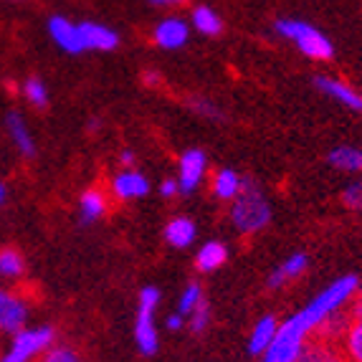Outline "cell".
Returning <instances> with one entry per match:
<instances>
[{
    "label": "cell",
    "mask_w": 362,
    "mask_h": 362,
    "mask_svg": "<svg viewBox=\"0 0 362 362\" xmlns=\"http://www.w3.org/2000/svg\"><path fill=\"white\" fill-rule=\"evenodd\" d=\"M150 190V182H147L145 175H139L134 170H124L119 175H115L112 185H109V193L115 200H122V203H127V200H137L142 195H147Z\"/></svg>",
    "instance_id": "8fae6325"
},
{
    "label": "cell",
    "mask_w": 362,
    "mask_h": 362,
    "mask_svg": "<svg viewBox=\"0 0 362 362\" xmlns=\"http://www.w3.org/2000/svg\"><path fill=\"white\" fill-rule=\"evenodd\" d=\"M157 302H160V291H157L155 286H145V289L139 291V307L155 309Z\"/></svg>",
    "instance_id": "1f68e13d"
},
{
    "label": "cell",
    "mask_w": 362,
    "mask_h": 362,
    "mask_svg": "<svg viewBox=\"0 0 362 362\" xmlns=\"http://www.w3.org/2000/svg\"><path fill=\"white\" fill-rule=\"evenodd\" d=\"M132 160H134L132 152H122V163L124 165H132Z\"/></svg>",
    "instance_id": "8d00e7d4"
},
{
    "label": "cell",
    "mask_w": 362,
    "mask_h": 362,
    "mask_svg": "<svg viewBox=\"0 0 362 362\" xmlns=\"http://www.w3.org/2000/svg\"><path fill=\"white\" fill-rule=\"evenodd\" d=\"M195 238V226L190 218H173L165 228V241L175 248H185L190 246Z\"/></svg>",
    "instance_id": "ffe728a7"
},
{
    "label": "cell",
    "mask_w": 362,
    "mask_h": 362,
    "mask_svg": "<svg viewBox=\"0 0 362 362\" xmlns=\"http://www.w3.org/2000/svg\"><path fill=\"white\" fill-rule=\"evenodd\" d=\"M226 259H228V251H226L223 243L211 241L198 251V256H195V266H198V272H216L218 266L226 264Z\"/></svg>",
    "instance_id": "7402d4cb"
},
{
    "label": "cell",
    "mask_w": 362,
    "mask_h": 362,
    "mask_svg": "<svg viewBox=\"0 0 362 362\" xmlns=\"http://www.w3.org/2000/svg\"><path fill=\"white\" fill-rule=\"evenodd\" d=\"M160 78H163V76H160L157 71H145V74H142V81H145L147 86H157V84H160Z\"/></svg>",
    "instance_id": "836d02e7"
},
{
    "label": "cell",
    "mask_w": 362,
    "mask_h": 362,
    "mask_svg": "<svg viewBox=\"0 0 362 362\" xmlns=\"http://www.w3.org/2000/svg\"><path fill=\"white\" fill-rule=\"evenodd\" d=\"M190 25H193L198 33L211 36V38L223 33V18L216 13V8L206 6V3H200V6L193 8V13H190Z\"/></svg>",
    "instance_id": "e0dca14e"
},
{
    "label": "cell",
    "mask_w": 362,
    "mask_h": 362,
    "mask_svg": "<svg viewBox=\"0 0 362 362\" xmlns=\"http://www.w3.org/2000/svg\"><path fill=\"white\" fill-rule=\"evenodd\" d=\"M357 289H360V281H357L355 276L337 279V281H334L332 286H327V289L322 291L317 299H312V304H309V307H304L299 314H294L296 322H299V325H302L304 329H307V334H309L314 327L320 325V322H325L332 312L347 307V302H350L352 296L357 294Z\"/></svg>",
    "instance_id": "6da1fadb"
},
{
    "label": "cell",
    "mask_w": 362,
    "mask_h": 362,
    "mask_svg": "<svg viewBox=\"0 0 362 362\" xmlns=\"http://www.w3.org/2000/svg\"><path fill=\"white\" fill-rule=\"evenodd\" d=\"M304 269H307V256L294 254L289 261H284V264L279 266L276 272L269 276V286H272V289H279V286L289 284V281H294L296 276H302Z\"/></svg>",
    "instance_id": "d6986e66"
},
{
    "label": "cell",
    "mask_w": 362,
    "mask_h": 362,
    "mask_svg": "<svg viewBox=\"0 0 362 362\" xmlns=\"http://www.w3.org/2000/svg\"><path fill=\"white\" fill-rule=\"evenodd\" d=\"M241 187H243V180L235 175L233 170H218L211 180L213 195H216L218 200H223V203H233V200L238 198V193H241Z\"/></svg>",
    "instance_id": "ac0fdd59"
},
{
    "label": "cell",
    "mask_w": 362,
    "mask_h": 362,
    "mask_svg": "<svg viewBox=\"0 0 362 362\" xmlns=\"http://www.w3.org/2000/svg\"><path fill=\"white\" fill-rule=\"evenodd\" d=\"M339 342H342L347 362H362V304H352L350 320H347Z\"/></svg>",
    "instance_id": "4fadbf2b"
},
{
    "label": "cell",
    "mask_w": 362,
    "mask_h": 362,
    "mask_svg": "<svg viewBox=\"0 0 362 362\" xmlns=\"http://www.w3.org/2000/svg\"><path fill=\"white\" fill-rule=\"evenodd\" d=\"M150 307H139L137 312V325H134V337H137V347L142 355H152L157 350V329L155 320H152Z\"/></svg>",
    "instance_id": "2e32d148"
},
{
    "label": "cell",
    "mask_w": 362,
    "mask_h": 362,
    "mask_svg": "<svg viewBox=\"0 0 362 362\" xmlns=\"http://www.w3.org/2000/svg\"><path fill=\"white\" fill-rule=\"evenodd\" d=\"M200 299H206L203 296V291H200V286L198 284H190L185 291H182V296H180V314H190L195 309V304L200 302Z\"/></svg>",
    "instance_id": "f546056e"
},
{
    "label": "cell",
    "mask_w": 362,
    "mask_h": 362,
    "mask_svg": "<svg viewBox=\"0 0 362 362\" xmlns=\"http://www.w3.org/2000/svg\"><path fill=\"white\" fill-rule=\"evenodd\" d=\"M160 193H163L165 198H173V195L180 193V185H177V180H165L163 187H160Z\"/></svg>",
    "instance_id": "d6a6232c"
},
{
    "label": "cell",
    "mask_w": 362,
    "mask_h": 362,
    "mask_svg": "<svg viewBox=\"0 0 362 362\" xmlns=\"http://www.w3.org/2000/svg\"><path fill=\"white\" fill-rule=\"evenodd\" d=\"M190 329H193L195 334H200L203 329L208 327V320H211V307H208V302L206 299H200L198 304H195V309L190 314Z\"/></svg>",
    "instance_id": "83f0119b"
},
{
    "label": "cell",
    "mask_w": 362,
    "mask_h": 362,
    "mask_svg": "<svg viewBox=\"0 0 362 362\" xmlns=\"http://www.w3.org/2000/svg\"><path fill=\"white\" fill-rule=\"evenodd\" d=\"M279 329L276 317H264L259 325L254 327V334H251V355H264L269 350V344L274 342Z\"/></svg>",
    "instance_id": "44dd1931"
},
{
    "label": "cell",
    "mask_w": 362,
    "mask_h": 362,
    "mask_svg": "<svg viewBox=\"0 0 362 362\" xmlns=\"http://www.w3.org/2000/svg\"><path fill=\"white\" fill-rule=\"evenodd\" d=\"M109 193L107 187H89L84 195H81V221L84 223H94V221H99V218L107 216L109 211Z\"/></svg>",
    "instance_id": "9a60e30c"
},
{
    "label": "cell",
    "mask_w": 362,
    "mask_h": 362,
    "mask_svg": "<svg viewBox=\"0 0 362 362\" xmlns=\"http://www.w3.org/2000/svg\"><path fill=\"white\" fill-rule=\"evenodd\" d=\"M8 132H11L16 147H18L25 157L33 155V139H30L28 129H25L23 117H21L18 112H11V115H8Z\"/></svg>",
    "instance_id": "cb8c5ba5"
},
{
    "label": "cell",
    "mask_w": 362,
    "mask_h": 362,
    "mask_svg": "<svg viewBox=\"0 0 362 362\" xmlns=\"http://www.w3.org/2000/svg\"><path fill=\"white\" fill-rule=\"evenodd\" d=\"M190 107L198 112V115H206L208 119H221L223 117V112L216 107V104L211 102V99H203V97H193L190 99Z\"/></svg>",
    "instance_id": "4dcf8cb0"
},
{
    "label": "cell",
    "mask_w": 362,
    "mask_h": 362,
    "mask_svg": "<svg viewBox=\"0 0 362 362\" xmlns=\"http://www.w3.org/2000/svg\"><path fill=\"white\" fill-rule=\"evenodd\" d=\"M329 165L337 170H344V173H362V150L357 147H337L327 155Z\"/></svg>",
    "instance_id": "603a6c76"
},
{
    "label": "cell",
    "mask_w": 362,
    "mask_h": 362,
    "mask_svg": "<svg viewBox=\"0 0 362 362\" xmlns=\"http://www.w3.org/2000/svg\"><path fill=\"white\" fill-rule=\"evenodd\" d=\"M23 94H25V99H28V102L33 104V107H38V109H43L46 104H49V89H46V84H43L38 76L25 78Z\"/></svg>",
    "instance_id": "484cf974"
},
{
    "label": "cell",
    "mask_w": 362,
    "mask_h": 362,
    "mask_svg": "<svg viewBox=\"0 0 362 362\" xmlns=\"http://www.w3.org/2000/svg\"><path fill=\"white\" fill-rule=\"evenodd\" d=\"M269 218H272V208L266 203L264 193L254 185V180H243L241 193L230 206V221L238 228V233H259V230L266 228Z\"/></svg>",
    "instance_id": "3957f363"
},
{
    "label": "cell",
    "mask_w": 362,
    "mask_h": 362,
    "mask_svg": "<svg viewBox=\"0 0 362 362\" xmlns=\"http://www.w3.org/2000/svg\"><path fill=\"white\" fill-rule=\"evenodd\" d=\"M38 362H81V355L74 347L61 344V347H49V350L38 357Z\"/></svg>",
    "instance_id": "4316f807"
},
{
    "label": "cell",
    "mask_w": 362,
    "mask_h": 362,
    "mask_svg": "<svg viewBox=\"0 0 362 362\" xmlns=\"http://www.w3.org/2000/svg\"><path fill=\"white\" fill-rule=\"evenodd\" d=\"M3 203H6V185L0 182V206H3Z\"/></svg>",
    "instance_id": "74e56055"
},
{
    "label": "cell",
    "mask_w": 362,
    "mask_h": 362,
    "mask_svg": "<svg viewBox=\"0 0 362 362\" xmlns=\"http://www.w3.org/2000/svg\"><path fill=\"white\" fill-rule=\"evenodd\" d=\"M314 84H317V89L320 91H325L327 97H332L334 102L355 109V112H362V94H357L350 84H344V81L332 78V76H317L314 78Z\"/></svg>",
    "instance_id": "5bb4252c"
},
{
    "label": "cell",
    "mask_w": 362,
    "mask_h": 362,
    "mask_svg": "<svg viewBox=\"0 0 362 362\" xmlns=\"http://www.w3.org/2000/svg\"><path fill=\"white\" fill-rule=\"evenodd\" d=\"M168 327H170V329H180V327H182V314H173V317H168Z\"/></svg>",
    "instance_id": "e575fe53"
},
{
    "label": "cell",
    "mask_w": 362,
    "mask_h": 362,
    "mask_svg": "<svg viewBox=\"0 0 362 362\" xmlns=\"http://www.w3.org/2000/svg\"><path fill=\"white\" fill-rule=\"evenodd\" d=\"M25 274V261L16 248H0V276L3 279H21Z\"/></svg>",
    "instance_id": "d4e9b609"
},
{
    "label": "cell",
    "mask_w": 362,
    "mask_h": 362,
    "mask_svg": "<svg viewBox=\"0 0 362 362\" xmlns=\"http://www.w3.org/2000/svg\"><path fill=\"white\" fill-rule=\"evenodd\" d=\"M190 38V23L182 18H175V16H170V18H163L160 23L155 25L152 30V41H155L157 49H165V51H177L182 49Z\"/></svg>",
    "instance_id": "9c48e42d"
},
{
    "label": "cell",
    "mask_w": 362,
    "mask_h": 362,
    "mask_svg": "<svg viewBox=\"0 0 362 362\" xmlns=\"http://www.w3.org/2000/svg\"><path fill=\"white\" fill-rule=\"evenodd\" d=\"M56 332L54 327H36V329H21L13 334L11 347L6 355L0 357V362H38L43 352L54 347Z\"/></svg>",
    "instance_id": "277c9868"
},
{
    "label": "cell",
    "mask_w": 362,
    "mask_h": 362,
    "mask_svg": "<svg viewBox=\"0 0 362 362\" xmlns=\"http://www.w3.org/2000/svg\"><path fill=\"white\" fill-rule=\"evenodd\" d=\"M152 6H180V3H187V0H150Z\"/></svg>",
    "instance_id": "d590c367"
},
{
    "label": "cell",
    "mask_w": 362,
    "mask_h": 362,
    "mask_svg": "<svg viewBox=\"0 0 362 362\" xmlns=\"http://www.w3.org/2000/svg\"><path fill=\"white\" fill-rule=\"evenodd\" d=\"M203 175H206V155L200 150H187L180 157V173H177L180 193H193Z\"/></svg>",
    "instance_id": "7c38bea8"
},
{
    "label": "cell",
    "mask_w": 362,
    "mask_h": 362,
    "mask_svg": "<svg viewBox=\"0 0 362 362\" xmlns=\"http://www.w3.org/2000/svg\"><path fill=\"white\" fill-rule=\"evenodd\" d=\"M28 320V302L18 291L0 289V332H21Z\"/></svg>",
    "instance_id": "52a82bcc"
},
{
    "label": "cell",
    "mask_w": 362,
    "mask_h": 362,
    "mask_svg": "<svg viewBox=\"0 0 362 362\" xmlns=\"http://www.w3.org/2000/svg\"><path fill=\"white\" fill-rule=\"evenodd\" d=\"M78 30H81L84 51H115L119 46L117 30L104 23H97V21H81Z\"/></svg>",
    "instance_id": "30bf717a"
},
{
    "label": "cell",
    "mask_w": 362,
    "mask_h": 362,
    "mask_svg": "<svg viewBox=\"0 0 362 362\" xmlns=\"http://www.w3.org/2000/svg\"><path fill=\"white\" fill-rule=\"evenodd\" d=\"M49 36L51 41L59 46L61 51L76 56L84 54V43H81V30H78V23H74L66 16H51L49 18Z\"/></svg>",
    "instance_id": "ba28073f"
},
{
    "label": "cell",
    "mask_w": 362,
    "mask_h": 362,
    "mask_svg": "<svg viewBox=\"0 0 362 362\" xmlns=\"http://www.w3.org/2000/svg\"><path fill=\"white\" fill-rule=\"evenodd\" d=\"M304 337H307V329L296 322V317L286 320L284 325H279L276 337L264 352V362H296V357L302 352Z\"/></svg>",
    "instance_id": "5b68a950"
},
{
    "label": "cell",
    "mask_w": 362,
    "mask_h": 362,
    "mask_svg": "<svg viewBox=\"0 0 362 362\" xmlns=\"http://www.w3.org/2000/svg\"><path fill=\"white\" fill-rule=\"evenodd\" d=\"M13 3H21V0H13Z\"/></svg>",
    "instance_id": "ab89813d"
},
{
    "label": "cell",
    "mask_w": 362,
    "mask_h": 362,
    "mask_svg": "<svg viewBox=\"0 0 362 362\" xmlns=\"http://www.w3.org/2000/svg\"><path fill=\"white\" fill-rule=\"evenodd\" d=\"M296 362H347V357H344L342 342L337 337H327V334L312 329L304 337Z\"/></svg>",
    "instance_id": "8992f818"
},
{
    "label": "cell",
    "mask_w": 362,
    "mask_h": 362,
    "mask_svg": "<svg viewBox=\"0 0 362 362\" xmlns=\"http://www.w3.org/2000/svg\"><path fill=\"white\" fill-rule=\"evenodd\" d=\"M274 30H276L279 36L286 38L296 46V49L302 51L307 59L314 61H329L334 56V46L332 41L322 33L320 28H314L309 21L302 18H279L274 23Z\"/></svg>",
    "instance_id": "7a4b0ae2"
},
{
    "label": "cell",
    "mask_w": 362,
    "mask_h": 362,
    "mask_svg": "<svg viewBox=\"0 0 362 362\" xmlns=\"http://www.w3.org/2000/svg\"><path fill=\"white\" fill-rule=\"evenodd\" d=\"M342 203H344L347 208H350V211L362 213V180H355L352 185L344 187Z\"/></svg>",
    "instance_id": "f1b7e54d"
},
{
    "label": "cell",
    "mask_w": 362,
    "mask_h": 362,
    "mask_svg": "<svg viewBox=\"0 0 362 362\" xmlns=\"http://www.w3.org/2000/svg\"><path fill=\"white\" fill-rule=\"evenodd\" d=\"M357 294H360V299H357V304H362V286L357 289Z\"/></svg>",
    "instance_id": "f35d334b"
}]
</instances>
